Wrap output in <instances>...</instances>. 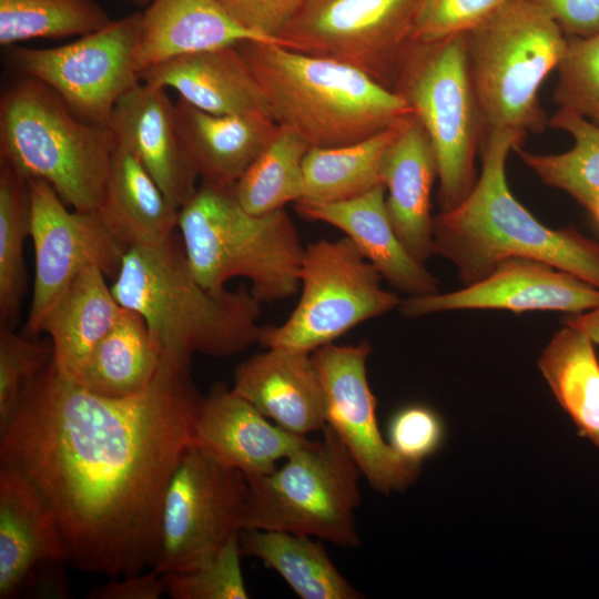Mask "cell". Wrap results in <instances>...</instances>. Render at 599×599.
<instances>
[{
  "instance_id": "4316f807",
  "label": "cell",
  "mask_w": 599,
  "mask_h": 599,
  "mask_svg": "<svg viewBox=\"0 0 599 599\" xmlns=\"http://www.w3.org/2000/svg\"><path fill=\"white\" fill-rule=\"evenodd\" d=\"M97 265L83 270L45 315L40 333L49 334L52 363L74 379L95 345L113 327L124 307Z\"/></svg>"
},
{
  "instance_id": "ac0fdd59",
  "label": "cell",
  "mask_w": 599,
  "mask_h": 599,
  "mask_svg": "<svg viewBox=\"0 0 599 599\" xmlns=\"http://www.w3.org/2000/svg\"><path fill=\"white\" fill-rule=\"evenodd\" d=\"M305 438L272 423L221 383L202 396L193 427L194 444L246 478L274 470Z\"/></svg>"
},
{
  "instance_id": "e575fe53",
  "label": "cell",
  "mask_w": 599,
  "mask_h": 599,
  "mask_svg": "<svg viewBox=\"0 0 599 599\" xmlns=\"http://www.w3.org/2000/svg\"><path fill=\"white\" fill-rule=\"evenodd\" d=\"M111 21L97 0H0V44L82 37Z\"/></svg>"
},
{
  "instance_id": "ffe728a7",
  "label": "cell",
  "mask_w": 599,
  "mask_h": 599,
  "mask_svg": "<svg viewBox=\"0 0 599 599\" xmlns=\"http://www.w3.org/2000/svg\"><path fill=\"white\" fill-rule=\"evenodd\" d=\"M68 562L58 521L35 487L0 467V599L17 598L35 571Z\"/></svg>"
},
{
  "instance_id": "9a60e30c",
  "label": "cell",
  "mask_w": 599,
  "mask_h": 599,
  "mask_svg": "<svg viewBox=\"0 0 599 599\" xmlns=\"http://www.w3.org/2000/svg\"><path fill=\"white\" fill-rule=\"evenodd\" d=\"M372 346L329 343L312 353L323 388L326 425L356 463L362 477L380 493L406 488L419 465L402 458L378 428L376 398L370 389L366 362Z\"/></svg>"
},
{
  "instance_id": "b9f144b4",
  "label": "cell",
  "mask_w": 599,
  "mask_h": 599,
  "mask_svg": "<svg viewBox=\"0 0 599 599\" xmlns=\"http://www.w3.org/2000/svg\"><path fill=\"white\" fill-rule=\"evenodd\" d=\"M545 10L567 37L599 32V0H526Z\"/></svg>"
},
{
  "instance_id": "4fadbf2b",
  "label": "cell",
  "mask_w": 599,
  "mask_h": 599,
  "mask_svg": "<svg viewBox=\"0 0 599 599\" xmlns=\"http://www.w3.org/2000/svg\"><path fill=\"white\" fill-rule=\"evenodd\" d=\"M423 0H303L281 33L296 52L354 67L393 89Z\"/></svg>"
},
{
  "instance_id": "f1b7e54d",
  "label": "cell",
  "mask_w": 599,
  "mask_h": 599,
  "mask_svg": "<svg viewBox=\"0 0 599 599\" xmlns=\"http://www.w3.org/2000/svg\"><path fill=\"white\" fill-rule=\"evenodd\" d=\"M242 556L260 559L302 599H359L361 592L339 572L323 545L287 531L245 528Z\"/></svg>"
},
{
  "instance_id": "ee69618b",
  "label": "cell",
  "mask_w": 599,
  "mask_h": 599,
  "mask_svg": "<svg viewBox=\"0 0 599 599\" xmlns=\"http://www.w3.org/2000/svg\"><path fill=\"white\" fill-rule=\"evenodd\" d=\"M564 323L586 332L595 344H599V306L579 314H570Z\"/></svg>"
},
{
  "instance_id": "8992f818",
  "label": "cell",
  "mask_w": 599,
  "mask_h": 599,
  "mask_svg": "<svg viewBox=\"0 0 599 599\" xmlns=\"http://www.w3.org/2000/svg\"><path fill=\"white\" fill-rule=\"evenodd\" d=\"M115 146L110 126L80 119L35 79L22 77L1 95L0 162L47 181L75 211H98Z\"/></svg>"
},
{
  "instance_id": "836d02e7",
  "label": "cell",
  "mask_w": 599,
  "mask_h": 599,
  "mask_svg": "<svg viewBox=\"0 0 599 599\" xmlns=\"http://www.w3.org/2000/svg\"><path fill=\"white\" fill-rule=\"evenodd\" d=\"M29 180L0 162V321L13 327L26 293L24 241L30 236Z\"/></svg>"
},
{
  "instance_id": "1f68e13d",
  "label": "cell",
  "mask_w": 599,
  "mask_h": 599,
  "mask_svg": "<svg viewBox=\"0 0 599 599\" xmlns=\"http://www.w3.org/2000/svg\"><path fill=\"white\" fill-rule=\"evenodd\" d=\"M548 126L569 133L572 146L556 154L532 153L522 146L515 151L542 183L567 192L599 225V126L560 108Z\"/></svg>"
},
{
  "instance_id": "8d00e7d4",
  "label": "cell",
  "mask_w": 599,
  "mask_h": 599,
  "mask_svg": "<svg viewBox=\"0 0 599 599\" xmlns=\"http://www.w3.org/2000/svg\"><path fill=\"white\" fill-rule=\"evenodd\" d=\"M241 556L238 535L200 566L162 573L164 591L173 599H247Z\"/></svg>"
},
{
  "instance_id": "277c9868",
  "label": "cell",
  "mask_w": 599,
  "mask_h": 599,
  "mask_svg": "<svg viewBox=\"0 0 599 599\" xmlns=\"http://www.w3.org/2000/svg\"><path fill=\"white\" fill-rule=\"evenodd\" d=\"M235 47L274 121L311 148L364 140L413 113L400 95L348 64L278 43L245 41Z\"/></svg>"
},
{
  "instance_id": "f546056e",
  "label": "cell",
  "mask_w": 599,
  "mask_h": 599,
  "mask_svg": "<svg viewBox=\"0 0 599 599\" xmlns=\"http://www.w3.org/2000/svg\"><path fill=\"white\" fill-rule=\"evenodd\" d=\"M582 329L565 324L542 351L538 367L579 434L599 448V359Z\"/></svg>"
},
{
  "instance_id": "9c48e42d",
  "label": "cell",
  "mask_w": 599,
  "mask_h": 599,
  "mask_svg": "<svg viewBox=\"0 0 599 599\" xmlns=\"http://www.w3.org/2000/svg\"><path fill=\"white\" fill-rule=\"evenodd\" d=\"M323 436L307 437L274 470L246 478L245 528L287 531L342 547H358L355 512L361 502L353 457L325 425Z\"/></svg>"
},
{
  "instance_id": "603a6c76",
  "label": "cell",
  "mask_w": 599,
  "mask_h": 599,
  "mask_svg": "<svg viewBox=\"0 0 599 599\" xmlns=\"http://www.w3.org/2000/svg\"><path fill=\"white\" fill-rule=\"evenodd\" d=\"M139 75L143 82L174 89L180 99L207 113L272 116L258 82L235 45L181 55Z\"/></svg>"
},
{
  "instance_id": "f6af8a7d",
  "label": "cell",
  "mask_w": 599,
  "mask_h": 599,
  "mask_svg": "<svg viewBox=\"0 0 599 599\" xmlns=\"http://www.w3.org/2000/svg\"><path fill=\"white\" fill-rule=\"evenodd\" d=\"M139 7H148L153 0H125Z\"/></svg>"
},
{
  "instance_id": "2e32d148",
  "label": "cell",
  "mask_w": 599,
  "mask_h": 599,
  "mask_svg": "<svg viewBox=\"0 0 599 599\" xmlns=\"http://www.w3.org/2000/svg\"><path fill=\"white\" fill-rule=\"evenodd\" d=\"M598 306L599 290L573 274L542 261L509 257L479 282L454 292L408 296L398 309L404 317H419L459 309L579 314Z\"/></svg>"
},
{
  "instance_id": "d6986e66",
  "label": "cell",
  "mask_w": 599,
  "mask_h": 599,
  "mask_svg": "<svg viewBox=\"0 0 599 599\" xmlns=\"http://www.w3.org/2000/svg\"><path fill=\"white\" fill-rule=\"evenodd\" d=\"M241 363L232 390L283 429L306 437L326 425L323 388L312 353L271 347Z\"/></svg>"
},
{
  "instance_id": "5bb4252c",
  "label": "cell",
  "mask_w": 599,
  "mask_h": 599,
  "mask_svg": "<svg viewBox=\"0 0 599 599\" xmlns=\"http://www.w3.org/2000/svg\"><path fill=\"white\" fill-rule=\"evenodd\" d=\"M28 180L34 281L26 334L37 337L50 308L83 270L97 265L116 276L128 248L98 212H71L50 183Z\"/></svg>"
},
{
  "instance_id": "30bf717a",
  "label": "cell",
  "mask_w": 599,
  "mask_h": 599,
  "mask_svg": "<svg viewBox=\"0 0 599 599\" xmlns=\"http://www.w3.org/2000/svg\"><path fill=\"white\" fill-rule=\"evenodd\" d=\"M383 277L346 236L305 245L301 296L288 318L262 326L257 343L313 353L334 343L358 324L400 304L382 287Z\"/></svg>"
},
{
  "instance_id": "5b68a950",
  "label": "cell",
  "mask_w": 599,
  "mask_h": 599,
  "mask_svg": "<svg viewBox=\"0 0 599 599\" xmlns=\"http://www.w3.org/2000/svg\"><path fill=\"white\" fill-rule=\"evenodd\" d=\"M177 229L190 268L211 292L233 277L251 282L260 303L283 301L301 287L305 245L287 212H247L233 187L202 182L179 211Z\"/></svg>"
},
{
  "instance_id": "7c38bea8",
  "label": "cell",
  "mask_w": 599,
  "mask_h": 599,
  "mask_svg": "<svg viewBox=\"0 0 599 599\" xmlns=\"http://www.w3.org/2000/svg\"><path fill=\"white\" fill-rule=\"evenodd\" d=\"M142 12L54 48H4L6 67L55 91L82 120L110 126L119 99L140 80L136 48Z\"/></svg>"
},
{
  "instance_id": "484cf974",
  "label": "cell",
  "mask_w": 599,
  "mask_h": 599,
  "mask_svg": "<svg viewBox=\"0 0 599 599\" xmlns=\"http://www.w3.org/2000/svg\"><path fill=\"white\" fill-rule=\"evenodd\" d=\"M179 211L139 159L116 143L97 211L112 234L128 250L160 245L175 234Z\"/></svg>"
},
{
  "instance_id": "d590c367",
  "label": "cell",
  "mask_w": 599,
  "mask_h": 599,
  "mask_svg": "<svg viewBox=\"0 0 599 599\" xmlns=\"http://www.w3.org/2000/svg\"><path fill=\"white\" fill-rule=\"evenodd\" d=\"M556 70L555 102L599 126V32L585 38L567 37Z\"/></svg>"
},
{
  "instance_id": "52a82bcc",
  "label": "cell",
  "mask_w": 599,
  "mask_h": 599,
  "mask_svg": "<svg viewBox=\"0 0 599 599\" xmlns=\"http://www.w3.org/2000/svg\"><path fill=\"white\" fill-rule=\"evenodd\" d=\"M465 40L485 131H544L549 119L539 91L567 45L557 22L534 3L509 0L465 32Z\"/></svg>"
},
{
  "instance_id": "ba28073f",
  "label": "cell",
  "mask_w": 599,
  "mask_h": 599,
  "mask_svg": "<svg viewBox=\"0 0 599 599\" xmlns=\"http://www.w3.org/2000/svg\"><path fill=\"white\" fill-rule=\"evenodd\" d=\"M392 90L408 103L433 144L439 212L455 209L477 182L475 158L485 132L468 70L465 33L435 41L413 39Z\"/></svg>"
},
{
  "instance_id": "cb8c5ba5",
  "label": "cell",
  "mask_w": 599,
  "mask_h": 599,
  "mask_svg": "<svg viewBox=\"0 0 599 599\" xmlns=\"http://www.w3.org/2000/svg\"><path fill=\"white\" fill-rule=\"evenodd\" d=\"M175 115L186 151L202 182L233 187L278 134L265 114H212L179 99Z\"/></svg>"
},
{
  "instance_id": "d6a6232c",
  "label": "cell",
  "mask_w": 599,
  "mask_h": 599,
  "mask_svg": "<svg viewBox=\"0 0 599 599\" xmlns=\"http://www.w3.org/2000/svg\"><path fill=\"white\" fill-rule=\"evenodd\" d=\"M309 149L297 134L281 128L272 143L233 186L240 204L252 214H266L301 201L303 161Z\"/></svg>"
},
{
  "instance_id": "7bdbcfd3",
  "label": "cell",
  "mask_w": 599,
  "mask_h": 599,
  "mask_svg": "<svg viewBox=\"0 0 599 599\" xmlns=\"http://www.w3.org/2000/svg\"><path fill=\"white\" fill-rule=\"evenodd\" d=\"M161 575L150 569L148 572L112 578L109 582L92 588L90 599H158L164 593Z\"/></svg>"
},
{
  "instance_id": "f35d334b",
  "label": "cell",
  "mask_w": 599,
  "mask_h": 599,
  "mask_svg": "<svg viewBox=\"0 0 599 599\" xmlns=\"http://www.w3.org/2000/svg\"><path fill=\"white\" fill-rule=\"evenodd\" d=\"M509 0H423L413 39L435 41L477 27Z\"/></svg>"
},
{
  "instance_id": "e0dca14e",
  "label": "cell",
  "mask_w": 599,
  "mask_h": 599,
  "mask_svg": "<svg viewBox=\"0 0 599 599\" xmlns=\"http://www.w3.org/2000/svg\"><path fill=\"white\" fill-rule=\"evenodd\" d=\"M110 128L179 210L197 190V171L186 151L165 88L140 81L116 102Z\"/></svg>"
},
{
  "instance_id": "6da1fadb",
  "label": "cell",
  "mask_w": 599,
  "mask_h": 599,
  "mask_svg": "<svg viewBox=\"0 0 599 599\" xmlns=\"http://www.w3.org/2000/svg\"><path fill=\"white\" fill-rule=\"evenodd\" d=\"M190 366L162 356L146 389L108 397L51 359L0 427V467L39 491L75 569L111 578L152 569L166 488L193 443L203 396Z\"/></svg>"
},
{
  "instance_id": "4dcf8cb0",
  "label": "cell",
  "mask_w": 599,
  "mask_h": 599,
  "mask_svg": "<svg viewBox=\"0 0 599 599\" xmlns=\"http://www.w3.org/2000/svg\"><path fill=\"white\" fill-rule=\"evenodd\" d=\"M407 116L351 144L311 148L303 161L304 190L303 197L298 202L344 201L383 184L380 180L383 156Z\"/></svg>"
},
{
  "instance_id": "83f0119b",
  "label": "cell",
  "mask_w": 599,
  "mask_h": 599,
  "mask_svg": "<svg viewBox=\"0 0 599 599\" xmlns=\"http://www.w3.org/2000/svg\"><path fill=\"white\" fill-rule=\"evenodd\" d=\"M161 361V351L142 316L124 307L72 380L102 396L126 397L151 385Z\"/></svg>"
},
{
  "instance_id": "8fae6325",
  "label": "cell",
  "mask_w": 599,
  "mask_h": 599,
  "mask_svg": "<svg viewBox=\"0 0 599 599\" xmlns=\"http://www.w3.org/2000/svg\"><path fill=\"white\" fill-rule=\"evenodd\" d=\"M247 498L245 475L192 443L166 488L152 569L187 571L212 558L245 529Z\"/></svg>"
},
{
  "instance_id": "3957f363",
  "label": "cell",
  "mask_w": 599,
  "mask_h": 599,
  "mask_svg": "<svg viewBox=\"0 0 599 599\" xmlns=\"http://www.w3.org/2000/svg\"><path fill=\"white\" fill-rule=\"evenodd\" d=\"M111 290L121 306L142 316L171 361L191 364L195 353L227 357L258 341L261 303L243 286H202L175 234L160 245L130 247Z\"/></svg>"
},
{
  "instance_id": "44dd1931",
  "label": "cell",
  "mask_w": 599,
  "mask_h": 599,
  "mask_svg": "<svg viewBox=\"0 0 599 599\" xmlns=\"http://www.w3.org/2000/svg\"><path fill=\"white\" fill-rule=\"evenodd\" d=\"M385 197V186L379 184L344 201L296 202L295 210L305 220L327 223L341 230L395 290L408 296L438 293V280L409 254L396 235Z\"/></svg>"
},
{
  "instance_id": "74e56055",
  "label": "cell",
  "mask_w": 599,
  "mask_h": 599,
  "mask_svg": "<svg viewBox=\"0 0 599 599\" xmlns=\"http://www.w3.org/2000/svg\"><path fill=\"white\" fill-rule=\"evenodd\" d=\"M30 338L10 326L0 327V427L17 407L24 385L52 359V345Z\"/></svg>"
},
{
  "instance_id": "ab89813d",
  "label": "cell",
  "mask_w": 599,
  "mask_h": 599,
  "mask_svg": "<svg viewBox=\"0 0 599 599\" xmlns=\"http://www.w3.org/2000/svg\"><path fill=\"white\" fill-rule=\"evenodd\" d=\"M444 424L429 407L410 405L397 410L388 423V444L405 460L419 465L443 443Z\"/></svg>"
},
{
  "instance_id": "60d3db41",
  "label": "cell",
  "mask_w": 599,
  "mask_h": 599,
  "mask_svg": "<svg viewBox=\"0 0 599 599\" xmlns=\"http://www.w3.org/2000/svg\"><path fill=\"white\" fill-rule=\"evenodd\" d=\"M242 27L284 45L281 33L303 0H215Z\"/></svg>"
},
{
  "instance_id": "d4e9b609",
  "label": "cell",
  "mask_w": 599,
  "mask_h": 599,
  "mask_svg": "<svg viewBox=\"0 0 599 599\" xmlns=\"http://www.w3.org/2000/svg\"><path fill=\"white\" fill-rule=\"evenodd\" d=\"M245 41L278 43L238 24L215 0H153L141 18L139 74L181 55Z\"/></svg>"
},
{
  "instance_id": "7402d4cb",
  "label": "cell",
  "mask_w": 599,
  "mask_h": 599,
  "mask_svg": "<svg viewBox=\"0 0 599 599\" xmlns=\"http://www.w3.org/2000/svg\"><path fill=\"white\" fill-rule=\"evenodd\" d=\"M380 180L390 224L418 262L434 255L430 195L438 180L433 144L419 120L409 114L382 160Z\"/></svg>"
},
{
  "instance_id": "7a4b0ae2",
  "label": "cell",
  "mask_w": 599,
  "mask_h": 599,
  "mask_svg": "<svg viewBox=\"0 0 599 599\" xmlns=\"http://www.w3.org/2000/svg\"><path fill=\"white\" fill-rule=\"evenodd\" d=\"M526 136L515 131L484 132L481 171L474 189L458 206L434 216V255L454 263L464 286L479 282L506 258L527 257L599 290V243L572 227L544 225L508 186V155L522 146Z\"/></svg>"
}]
</instances>
